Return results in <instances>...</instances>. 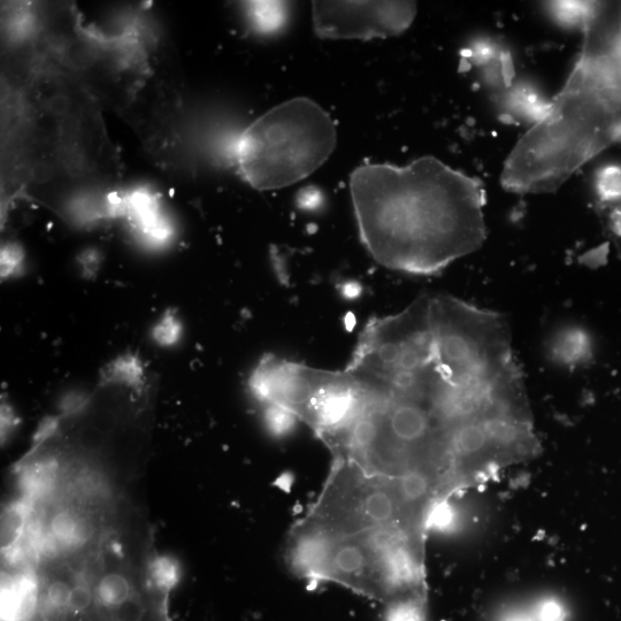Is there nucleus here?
Here are the masks:
<instances>
[{
  "label": "nucleus",
  "instance_id": "obj_1",
  "mask_svg": "<svg viewBox=\"0 0 621 621\" xmlns=\"http://www.w3.org/2000/svg\"><path fill=\"white\" fill-rule=\"evenodd\" d=\"M350 194L360 239L390 270L434 274L485 243L481 183L434 157L359 166Z\"/></svg>",
  "mask_w": 621,
  "mask_h": 621
},
{
  "label": "nucleus",
  "instance_id": "obj_2",
  "mask_svg": "<svg viewBox=\"0 0 621 621\" xmlns=\"http://www.w3.org/2000/svg\"><path fill=\"white\" fill-rule=\"evenodd\" d=\"M577 64L548 111L505 160L504 189L550 194L621 141V2L592 3Z\"/></svg>",
  "mask_w": 621,
  "mask_h": 621
},
{
  "label": "nucleus",
  "instance_id": "obj_3",
  "mask_svg": "<svg viewBox=\"0 0 621 621\" xmlns=\"http://www.w3.org/2000/svg\"><path fill=\"white\" fill-rule=\"evenodd\" d=\"M424 534L383 527L334 538L299 520L289 533L285 559L299 578L332 581L387 605L426 597Z\"/></svg>",
  "mask_w": 621,
  "mask_h": 621
},
{
  "label": "nucleus",
  "instance_id": "obj_4",
  "mask_svg": "<svg viewBox=\"0 0 621 621\" xmlns=\"http://www.w3.org/2000/svg\"><path fill=\"white\" fill-rule=\"evenodd\" d=\"M337 145L335 121L310 98L273 107L244 130L237 141V167L252 188L293 186L331 158Z\"/></svg>",
  "mask_w": 621,
  "mask_h": 621
},
{
  "label": "nucleus",
  "instance_id": "obj_5",
  "mask_svg": "<svg viewBox=\"0 0 621 621\" xmlns=\"http://www.w3.org/2000/svg\"><path fill=\"white\" fill-rule=\"evenodd\" d=\"M431 324L437 368L452 386L488 389L523 378L501 314L437 295L431 296Z\"/></svg>",
  "mask_w": 621,
  "mask_h": 621
},
{
  "label": "nucleus",
  "instance_id": "obj_6",
  "mask_svg": "<svg viewBox=\"0 0 621 621\" xmlns=\"http://www.w3.org/2000/svg\"><path fill=\"white\" fill-rule=\"evenodd\" d=\"M301 521L334 538L383 527L427 531L403 501L396 478L367 472L347 459H334L324 488Z\"/></svg>",
  "mask_w": 621,
  "mask_h": 621
},
{
  "label": "nucleus",
  "instance_id": "obj_7",
  "mask_svg": "<svg viewBox=\"0 0 621 621\" xmlns=\"http://www.w3.org/2000/svg\"><path fill=\"white\" fill-rule=\"evenodd\" d=\"M417 15L413 2H313L314 32L325 40L370 41L401 35Z\"/></svg>",
  "mask_w": 621,
  "mask_h": 621
},
{
  "label": "nucleus",
  "instance_id": "obj_8",
  "mask_svg": "<svg viewBox=\"0 0 621 621\" xmlns=\"http://www.w3.org/2000/svg\"><path fill=\"white\" fill-rule=\"evenodd\" d=\"M593 340L586 328L565 325L552 332L547 343L551 362L565 370H575L588 364L593 357Z\"/></svg>",
  "mask_w": 621,
  "mask_h": 621
},
{
  "label": "nucleus",
  "instance_id": "obj_9",
  "mask_svg": "<svg viewBox=\"0 0 621 621\" xmlns=\"http://www.w3.org/2000/svg\"><path fill=\"white\" fill-rule=\"evenodd\" d=\"M126 207L129 218L142 229V232L153 240L163 241L170 235V229L158 213V207L152 197L144 194H134L122 203Z\"/></svg>",
  "mask_w": 621,
  "mask_h": 621
},
{
  "label": "nucleus",
  "instance_id": "obj_10",
  "mask_svg": "<svg viewBox=\"0 0 621 621\" xmlns=\"http://www.w3.org/2000/svg\"><path fill=\"white\" fill-rule=\"evenodd\" d=\"M2 615L5 621H22L32 613L36 588L29 578L11 582L3 588Z\"/></svg>",
  "mask_w": 621,
  "mask_h": 621
},
{
  "label": "nucleus",
  "instance_id": "obj_11",
  "mask_svg": "<svg viewBox=\"0 0 621 621\" xmlns=\"http://www.w3.org/2000/svg\"><path fill=\"white\" fill-rule=\"evenodd\" d=\"M53 539L65 547H79L92 535V525L88 518L74 510H63L51 521Z\"/></svg>",
  "mask_w": 621,
  "mask_h": 621
},
{
  "label": "nucleus",
  "instance_id": "obj_12",
  "mask_svg": "<svg viewBox=\"0 0 621 621\" xmlns=\"http://www.w3.org/2000/svg\"><path fill=\"white\" fill-rule=\"evenodd\" d=\"M96 593L99 601L106 607L119 608L120 605L130 600L132 587L124 575L111 573L105 575L99 582Z\"/></svg>",
  "mask_w": 621,
  "mask_h": 621
},
{
  "label": "nucleus",
  "instance_id": "obj_13",
  "mask_svg": "<svg viewBox=\"0 0 621 621\" xmlns=\"http://www.w3.org/2000/svg\"><path fill=\"white\" fill-rule=\"evenodd\" d=\"M383 621H427L426 597H406L387 604Z\"/></svg>",
  "mask_w": 621,
  "mask_h": 621
},
{
  "label": "nucleus",
  "instance_id": "obj_14",
  "mask_svg": "<svg viewBox=\"0 0 621 621\" xmlns=\"http://www.w3.org/2000/svg\"><path fill=\"white\" fill-rule=\"evenodd\" d=\"M596 193L604 204L621 206V166L605 167L598 173Z\"/></svg>",
  "mask_w": 621,
  "mask_h": 621
},
{
  "label": "nucleus",
  "instance_id": "obj_15",
  "mask_svg": "<svg viewBox=\"0 0 621 621\" xmlns=\"http://www.w3.org/2000/svg\"><path fill=\"white\" fill-rule=\"evenodd\" d=\"M592 3L587 2H554L548 3L547 7L552 17L567 25L582 27Z\"/></svg>",
  "mask_w": 621,
  "mask_h": 621
},
{
  "label": "nucleus",
  "instance_id": "obj_16",
  "mask_svg": "<svg viewBox=\"0 0 621 621\" xmlns=\"http://www.w3.org/2000/svg\"><path fill=\"white\" fill-rule=\"evenodd\" d=\"M151 578L159 589L170 590L180 580L179 565L170 557H159L151 565Z\"/></svg>",
  "mask_w": 621,
  "mask_h": 621
},
{
  "label": "nucleus",
  "instance_id": "obj_17",
  "mask_svg": "<svg viewBox=\"0 0 621 621\" xmlns=\"http://www.w3.org/2000/svg\"><path fill=\"white\" fill-rule=\"evenodd\" d=\"M253 21L264 30H272L281 25L283 6L280 3H251Z\"/></svg>",
  "mask_w": 621,
  "mask_h": 621
},
{
  "label": "nucleus",
  "instance_id": "obj_18",
  "mask_svg": "<svg viewBox=\"0 0 621 621\" xmlns=\"http://www.w3.org/2000/svg\"><path fill=\"white\" fill-rule=\"evenodd\" d=\"M265 419L268 428L276 435L290 432L297 421L293 414L276 406H267Z\"/></svg>",
  "mask_w": 621,
  "mask_h": 621
},
{
  "label": "nucleus",
  "instance_id": "obj_19",
  "mask_svg": "<svg viewBox=\"0 0 621 621\" xmlns=\"http://www.w3.org/2000/svg\"><path fill=\"white\" fill-rule=\"evenodd\" d=\"M533 616L536 621H565L567 612L555 598H544L534 608Z\"/></svg>",
  "mask_w": 621,
  "mask_h": 621
},
{
  "label": "nucleus",
  "instance_id": "obj_20",
  "mask_svg": "<svg viewBox=\"0 0 621 621\" xmlns=\"http://www.w3.org/2000/svg\"><path fill=\"white\" fill-rule=\"evenodd\" d=\"M72 589L65 581H55L48 589V600L53 608L64 609L69 605Z\"/></svg>",
  "mask_w": 621,
  "mask_h": 621
},
{
  "label": "nucleus",
  "instance_id": "obj_21",
  "mask_svg": "<svg viewBox=\"0 0 621 621\" xmlns=\"http://www.w3.org/2000/svg\"><path fill=\"white\" fill-rule=\"evenodd\" d=\"M92 602V594L86 586H76L72 589L71 598H69L68 608L74 611H84L90 607Z\"/></svg>",
  "mask_w": 621,
  "mask_h": 621
},
{
  "label": "nucleus",
  "instance_id": "obj_22",
  "mask_svg": "<svg viewBox=\"0 0 621 621\" xmlns=\"http://www.w3.org/2000/svg\"><path fill=\"white\" fill-rule=\"evenodd\" d=\"M142 610L140 605L129 600L117 608V617L119 621H140Z\"/></svg>",
  "mask_w": 621,
  "mask_h": 621
},
{
  "label": "nucleus",
  "instance_id": "obj_23",
  "mask_svg": "<svg viewBox=\"0 0 621 621\" xmlns=\"http://www.w3.org/2000/svg\"><path fill=\"white\" fill-rule=\"evenodd\" d=\"M179 335V325L173 319H166L156 331V336L160 342L171 343Z\"/></svg>",
  "mask_w": 621,
  "mask_h": 621
},
{
  "label": "nucleus",
  "instance_id": "obj_24",
  "mask_svg": "<svg viewBox=\"0 0 621 621\" xmlns=\"http://www.w3.org/2000/svg\"><path fill=\"white\" fill-rule=\"evenodd\" d=\"M19 253L15 252L14 249L9 250L6 249L4 256H3V273L4 274H10L13 271V268L15 266L18 265L19 263V259H18Z\"/></svg>",
  "mask_w": 621,
  "mask_h": 621
},
{
  "label": "nucleus",
  "instance_id": "obj_25",
  "mask_svg": "<svg viewBox=\"0 0 621 621\" xmlns=\"http://www.w3.org/2000/svg\"><path fill=\"white\" fill-rule=\"evenodd\" d=\"M610 227L617 239L621 240V206L616 207V210L612 212Z\"/></svg>",
  "mask_w": 621,
  "mask_h": 621
},
{
  "label": "nucleus",
  "instance_id": "obj_26",
  "mask_svg": "<svg viewBox=\"0 0 621 621\" xmlns=\"http://www.w3.org/2000/svg\"><path fill=\"white\" fill-rule=\"evenodd\" d=\"M502 621H536L534 616L523 615V613H511L509 616H505Z\"/></svg>",
  "mask_w": 621,
  "mask_h": 621
}]
</instances>
